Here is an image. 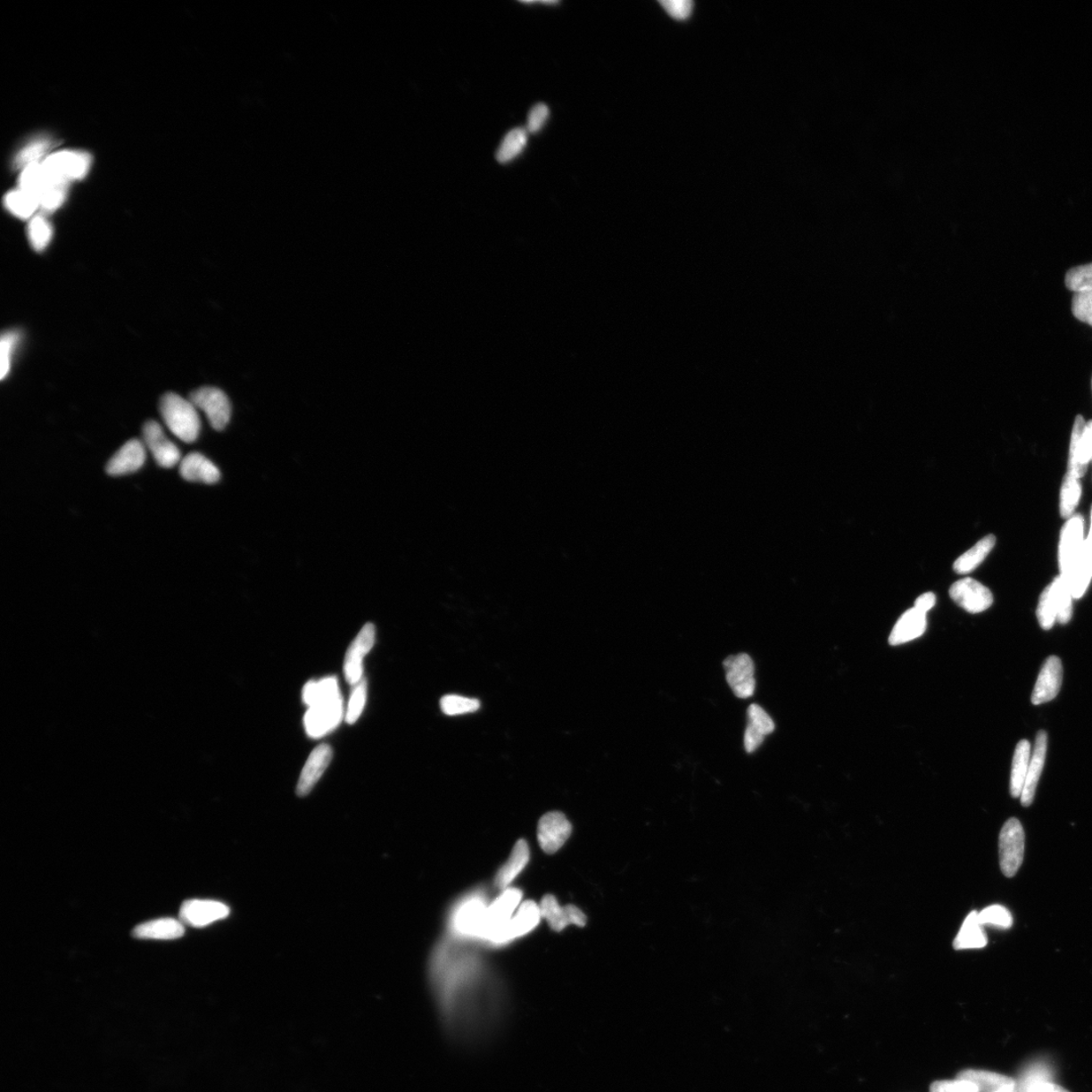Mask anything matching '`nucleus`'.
<instances>
[{
  "mask_svg": "<svg viewBox=\"0 0 1092 1092\" xmlns=\"http://www.w3.org/2000/svg\"><path fill=\"white\" fill-rule=\"evenodd\" d=\"M189 401L208 417L211 427L223 430L231 419V403L227 394L217 388L204 386L194 391Z\"/></svg>",
  "mask_w": 1092,
  "mask_h": 1092,
  "instance_id": "nucleus-5",
  "label": "nucleus"
},
{
  "mask_svg": "<svg viewBox=\"0 0 1092 1092\" xmlns=\"http://www.w3.org/2000/svg\"><path fill=\"white\" fill-rule=\"evenodd\" d=\"M1072 312L1079 320L1092 326V292L1075 293Z\"/></svg>",
  "mask_w": 1092,
  "mask_h": 1092,
  "instance_id": "nucleus-45",
  "label": "nucleus"
},
{
  "mask_svg": "<svg viewBox=\"0 0 1092 1092\" xmlns=\"http://www.w3.org/2000/svg\"><path fill=\"white\" fill-rule=\"evenodd\" d=\"M1092 460V459H1091Z\"/></svg>",
  "mask_w": 1092,
  "mask_h": 1092,
  "instance_id": "nucleus-53",
  "label": "nucleus"
},
{
  "mask_svg": "<svg viewBox=\"0 0 1092 1092\" xmlns=\"http://www.w3.org/2000/svg\"><path fill=\"white\" fill-rule=\"evenodd\" d=\"M1037 617L1038 624L1045 631L1050 629L1057 621V608L1055 600H1054L1051 586L1046 587L1040 596L1038 600Z\"/></svg>",
  "mask_w": 1092,
  "mask_h": 1092,
  "instance_id": "nucleus-40",
  "label": "nucleus"
},
{
  "mask_svg": "<svg viewBox=\"0 0 1092 1092\" xmlns=\"http://www.w3.org/2000/svg\"><path fill=\"white\" fill-rule=\"evenodd\" d=\"M1084 542V520L1080 514L1069 518L1062 529L1059 544L1060 575L1068 580L1076 560L1079 559Z\"/></svg>",
  "mask_w": 1092,
  "mask_h": 1092,
  "instance_id": "nucleus-4",
  "label": "nucleus"
},
{
  "mask_svg": "<svg viewBox=\"0 0 1092 1092\" xmlns=\"http://www.w3.org/2000/svg\"><path fill=\"white\" fill-rule=\"evenodd\" d=\"M523 893L519 889H507L487 909V932L485 939H494L512 920L515 909L520 906Z\"/></svg>",
  "mask_w": 1092,
  "mask_h": 1092,
  "instance_id": "nucleus-13",
  "label": "nucleus"
},
{
  "mask_svg": "<svg viewBox=\"0 0 1092 1092\" xmlns=\"http://www.w3.org/2000/svg\"><path fill=\"white\" fill-rule=\"evenodd\" d=\"M51 148V143L48 140H37L22 149L18 157L17 163L21 167H26L39 163L40 159L48 153Z\"/></svg>",
  "mask_w": 1092,
  "mask_h": 1092,
  "instance_id": "nucleus-44",
  "label": "nucleus"
},
{
  "mask_svg": "<svg viewBox=\"0 0 1092 1092\" xmlns=\"http://www.w3.org/2000/svg\"><path fill=\"white\" fill-rule=\"evenodd\" d=\"M957 1079L973 1082L980 1092L1014 1090L1015 1088V1082L1010 1077L996 1072L973 1071V1069L960 1072Z\"/></svg>",
  "mask_w": 1092,
  "mask_h": 1092,
  "instance_id": "nucleus-28",
  "label": "nucleus"
},
{
  "mask_svg": "<svg viewBox=\"0 0 1092 1092\" xmlns=\"http://www.w3.org/2000/svg\"><path fill=\"white\" fill-rule=\"evenodd\" d=\"M53 178L42 163L29 165L21 173L20 188L37 196Z\"/></svg>",
  "mask_w": 1092,
  "mask_h": 1092,
  "instance_id": "nucleus-36",
  "label": "nucleus"
},
{
  "mask_svg": "<svg viewBox=\"0 0 1092 1092\" xmlns=\"http://www.w3.org/2000/svg\"><path fill=\"white\" fill-rule=\"evenodd\" d=\"M144 444L153 455L157 464L164 468L176 467L180 461L178 447L167 438L161 425L149 421L143 428Z\"/></svg>",
  "mask_w": 1092,
  "mask_h": 1092,
  "instance_id": "nucleus-14",
  "label": "nucleus"
},
{
  "mask_svg": "<svg viewBox=\"0 0 1092 1092\" xmlns=\"http://www.w3.org/2000/svg\"><path fill=\"white\" fill-rule=\"evenodd\" d=\"M145 460V444L138 439H132L113 454L106 465V473L113 476L132 474L139 470Z\"/></svg>",
  "mask_w": 1092,
  "mask_h": 1092,
  "instance_id": "nucleus-18",
  "label": "nucleus"
},
{
  "mask_svg": "<svg viewBox=\"0 0 1092 1092\" xmlns=\"http://www.w3.org/2000/svg\"><path fill=\"white\" fill-rule=\"evenodd\" d=\"M550 117L549 106L544 103H537L531 109L528 116L527 132L536 134L542 130L546 120Z\"/></svg>",
  "mask_w": 1092,
  "mask_h": 1092,
  "instance_id": "nucleus-48",
  "label": "nucleus"
},
{
  "mask_svg": "<svg viewBox=\"0 0 1092 1092\" xmlns=\"http://www.w3.org/2000/svg\"><path fill=\"white\" fill-rule=\"evenodd\" d=\"M1025 1092H1069L1058 1084L1049 1081H1038L1030 1086Z\"/></svg>",
  "mask_w": 1092,
  "mask_h": 1092,
  "instance_id": "nucleus-51",
  "label": "nucleus"
},
{
  "mask_svg": "<svg viewBox=\"0 0 1092 1092\" xmlns=\"http://www.w3.org/2000/svg\"><path fill=\"white\" fill-rule=\"evenodd\" d=\"M936 595L931 593V592H928V593H924L916 599L914 608L927 614L936 605Z\"/></svg>",
  "mask_w": 1092,
  "mask_h": 1092,
  "instance_id": "nucleus-50",
  "label": "nucleus"
},
{
  "mask_svg": "<svg viewBox=\"0 0 1092 1092\" xmlns=\"http://www.w3.org/2000/svg\"><path fill=\"white\" fill-rule=\"evenodd\" d=\"M950 596L961 608L972 614L988 610L993 603L990 590L972 578H965L954 583L950 588Z\"/></svg>",
  "mask_w": 1092,
  "mask_h": 1092,
  "instance_id": "nucleus-10",
  "label": "nucleus"
},
{
  "mask_svg": "<svg viewBox=\"0 0 1092 1092\" xmlns=\"http://www.w3.org/2000/svg\"><path fill=\"white\" fill-rule=\"evenodd\" d=\"M1046 749H1048V734L1040 731L1037 734L1033 755L1030 757L1025 786L1021 795L1022 806L1029 807L1033 803L1038 780L1044 769Z\"/></svg>",
  "mask_w": 1092,
  "mask_h": 1092,
  "instance_id": "nucleus-20",
  "label": "nucleus"
},
{
  "mask_svg": "<svg viewBox=\"0 0 1092 1092\" xmlns=\"http://www.w3.org/2000/svg\"><path fill=\"white\" fill-rule=\"evenodd\" d=\"M724 667L727 684L735 696L746 699L753 696L756 689L755 664L747 654H739L724 659Z\"/></svg>",
  "mask_w": 1092,
  "mask_h": 1092,
  "instance_id": "nucleus-8",
  "label": "nucleus"
},
{
  "mask_svg": "<svg viewBox=\"0 0 1092 1092\" xmlns=\"http://www.w3.org/2000/svg\"><path fill=\"white\" fill-rule=\"evenodd\" d=\"M1025 831L1019 819L1012 817L999 833V864L1004 875L1012 878L1020 870L1025 855Z\"/></svg>",
  "mask_w": 1092,
  "mask_h": 1092,
  "instance_id": "nucleus-2",
  "label": "nucleus"
},
{
  "mask_svg": "<svg viewBox=\"0 0 1092 1092\" xmlns=\"http://www.w3.org/2000/svg\"><path fill=\"white\" fill-rule=\"evenodd\" d=\"M1054 600H1055L1057 608V621L1061 625H1066L1072 618V591L1071 585L1063 576L1059 575L1051 583Z\"/></svg>",
  "mask_w": 1092,
  "mask_h": 1092,
  "instance_id": "nucleus-32",
  "label": "nucleus"
},
{
  "mask_svg": "<svg viewBox=\"0 0 1092 1092\" xmlns=\"http://www.w3.org/2000/svg\"><path fill=\"white\" fill-rule=\"evenodd\" d=\"M487 909L479 900L467 902L455 916V928L462 934L484 939L487 932Z\"/></svg>",
  "mask_w": 1092,
  "mask_h": 1092,
  "instance_id": "nucleus-23",
  "label": "nucleus"
},
{
  "mask_svg": "<svg viewBox=\"0 0 1092 1092\" xmlns=\"http://www.w3.org/2000/svg\"><path fill=\"white\" fill-rule=\"evenodd\" d=\"M18 340L19 336L15 332H6L2 337V343H0V354H2L0 376L2 379H4L10 373L12 352Z\"/></svg>",
  "mask_w": 1092,
  "mask_h": 1092,
  "instance_id": "nucleus-46",
  "label": "nucleus"
},
{
  "mask_svg": "<svg viewBox=\"0 0 1092 1092\" xmlns=\"http://www.w3.org/2000/svg\"><path fill=\"white\" fill-rule=\"evenodd\" d=\"M4 206L15 217L29 219L35 214L40 203L36 195L20 188L5 195Z\"/></svg>",
  "mask_w": 1092,
  "mask_h": 1092,
  "instance_id": "nucleus-33",
  "label": "nucleus"
},
{
  "mask_svg": "<svg viewBox=\"0 0 1092 1092\" xmlns=\"http://www.w3.org/2000/svg\"><path fill=\"white\" fill-rule=\"evenodd\" d=\"M931 1092H980L973 1082L965 1080H940L931 1084Z\"/></svg>",
  "mask_w": 1092,
  "mask_h": 1092,
  "instance_id": "nucleus-47",
  "label": "nucleus"
},
{
  "mask_svg": "<svg viewBox=\"0 0 1092 1092\" xmlns=\"http://www.w3.org/2000/svg\"><path fill=\"white\" fill-rule=\"evenodd\" d=\"M52 235V227L47 219L41 216H36L30 219L28 227V236L30 245H32L36 252H43L49 245Z\"/></svg>",
  "mask_w": 1092,
  "mask_h": 1092,
  "instance_id": "nucleus-39",
  "label": "nucleus"
},
{
  "mask_svg": "<svg viewBox=\"0 0 1092 1092\" xmlns=\"http://www.w3.org/2000/svg\"><path fill=\"white\" fill-rule=\"evenodd\" d=\"M341 696L338 681L335 677L324 678L320 681H310L302 689V701L308 707Z\"/></svg>",
  "mask_w": 1092,
  "mask_h": 1092,
  "instance_id": "nucleus-31",
  "label": "nucleus"
},
{
  "mask_svg": "<svg viewBox=\"0 0 1092 1092\" xmlns=\"http://www.w3.org/2000/svg\"><path fill=\"white\" fill-rule=\"evenodd\" d=\"M343 717V697L339 696L309 707L303 718V724L309 737L318 739L335 730Z\"/></svg>",
  "mask_w": 1092,
  "mask_h": 1092,
  "instance_id": "nucleus-3",
  "label": "nucleus"
},
{
  "mask_svg": "<svg viewBox=\"0 0 1092 1092\" xmlns=\"http://www.w3.org/2000/svg\"><path fill=\"white\" fill-rule=\"evenodd\" d=\"M42 164L52 178L67 182L85 178L89 170L91 159L83 152L60 151L46 158Z\"/></svg>",
  "mask_w": 1092,
  "mask_h": 1092,
  "instance_id": "nucleus-6",
  "label": "nucleus"
},
{
  "mask_svg": "<svg viewBox=\"0 0 1092 1092\" xmlns=\"http://www.w3.org/2000/svg\"><path fill=\"white\" fill-rule=\"evenodd\" d=\"M748 725L743 737L747 753L752 754L761 747L767 735L775 731V724L765 710L757 704L748 708Z\"/></svg>",
  "mask_w": 1092,
  "mask_h": 1092,
  "instance_id": "nucleus-19",
  "label": "nucleus"
},
{
  "mask_svg": "<svg viewBox=\"0 0 1092 1092\" xmlns=\"http://www.w3.org/2000/svg\"><path fill=\"white\" fill-rule=\"evenodd\" d=\"M1069 453L1068 473L1080 479L1092 459V421L1086 423L1080 415L1074 422Z\"/></svg>",
  "mask_w": 1092,
  "mask_h": 1092,
  "instance_id": "nucleus-7",
  "label": "nucleus"
},
{
  "mask_svg": "<svg viewBox=\"0 0 1092 1092\" xmlns=\"http://www.w3.org/2000/svg\"><path fill=\"white\" fill-rule=\"evenodd\" d=\"M980 922L984 925H990L999 929H1010L1013 925V915L1006 907L999 905L990 906L978 913Z\"/></svg>",
  "mask_w": 1092,
  "mask_h": 1092,
  "instance_id": "nucleus-41",
  "label": "nucleus"
},
{
  "mask_svg": "<svg viewBox=\"0 0 1092 1092\" xmlns=\"http://www.w3.org/2000/svg\"><path fill=\"white\" fill-rule=\"evenodd\" d=\"M375 641L376 627L373 624H368L361 628L349 647L343 666L344 676L349 684L355 686L362 680L363 658L373 649Z\"/></svg>",
  "mask_w": 1092,
  "mask_h": 1092,
  "instance_id": "nucleus-12",
  "label": "nucleus"
},
{
  "mask_svg": "<svg viewBox=\"0 0 1092 1092\" xmlns=\"http://www.w3.org/2000/svg\"><path fill=\"white\" fill-rule=\"evenodd\" d=\"M540 907L542 917L548 921L553 931H561L570 924L583 928L587 923V916L580 908L573 905L561 907L551 894L543 897Z\"/></svg>",
  "mask_w": 1092,
  "mask_h": 1092,
  "instance_id": "nucleus-16",
  "label": "nucleus"
},
{
  "mask_svg": "<svg viewBox=\"0 0 1092 1092\" xmlns=\"http://www.w3.org/2000/svg\"><path fill=\"white\" fill-rule=\"evenodd\" d=\"M185 935L184 923L173 919L150 921L136 925L133 936L136 939H174Z\"/></svg>",
  "mask_w": 1092,
  "mask_h": 1092,
  "instance_id": "nucleus-27",
  "label": "nucleus"
},
{
  "mask_svg": "<svg viewBox=\"0 0 1092 1092\" xmlns=\"http://www.w3.org/2000/svg\"><path fill=\"white\" fill-rule=\"evenodd\" d=\"M332 749L328 745H320L310 753L308 761L303 767L299 783L297 786V794L302 798L312 791V789L317 784L328 768L332 760Z\"/></svg>",
  "mask_w": 1092,
  "mask_h": 1092,
  "instance_id": "nucleus-21",
  "label": "nucleus"
},
{
  "mask_svg": "<svg viewBox=\"0 0 1092 1092\" xmlns=\"http://www.w3.org/2000/svg\"><path fill=\"white\" fill-rule=\"evenodd\" d=\"M664 9L674 19L684 20L689 17L693 9V3L688 0H665L661 2Z\"/></svg>",
  "mask_w": 1092,
  "mask_h": 1092,
  "instance_id": "nucleus-49",
  "label": "nucleus"
},
{
  "mask_svg": "<svg viewBox=\"0 0 1092 1092\" xmlns=\"http://www.w3.org/2000/svg\"><path fill=\"white\" fill-rule=\"evenodd\" d=\"M573 826L564 814L552 811L544 815L537 828V839L543 852L555 854L571 837Z\"/></svg>",
  "mask_w": 1092,
  "mask_h": 1092,
  "instance_id": "nucleus-9",
  "label": "nucleus"
},
{
  "mask_svg": "<svg viewBox=\"0 0 1092 1092\" xmlns=\"http://www.w3.org/2000/svg\"><path fill=\"white\" fill-rule=\"evenodd\" d=\"M986 945H988V937L978 917V912L973 910L962 923L958 935L954 939V949L957 951L982 949Z\"/></svg>",
  "mask_w": 1092,
  "mask_h": 1092,
  "instance_id": "nucleus-26",
  "label": "nucleus"
},
{
  "mask_svg": "<svg viewBox=\"0 0 1092 1092\" xmlns=\"http://www.w3.org/2000/svg\"><path fill=\"white\" fill-rule=\"evenodd\" d=\"M1065 284L1069 290L1075 293L1092 292V263L1069 270Z\"/></svg>",
  "mask_w": 1092,
  "mask_h": 1092,
  "instance_id": "nucleus-42",
  "label": "nucleus"
},
{
  "mask_svg": "<svg viewBox=\"0 0 1092 1092\" xmlns=\"http://www.w3.org/2000/svg\"><path fill=\"white\" fill-rule=\"evenodd\" d=\"M927 629V614L914 608L909 609L894 625L889 636L893 647L919 639Z\"/></svg>",
  "mask_w": 1092,
  "mask_h": 1092,
  "instance_id": "nucleus-24",
  "label": "nucleus"
},
{
  "mask_svg": "<svg viewBox=\"0 0 1092 1092\" xmlns=\"http://www.w3.org/2000/svg\"><path fill=\"white\" fill-rule=\"evenodd\" d=\"M1062 680H1063V666L1061 659L1051 656L1046 659L1031 694V703L1040 705L1055 699L1058 695Z\"/></svg>",
  "mask_w": 1092,
  "mask_h": 1092,
  "instance_id": "nucleus-15",
  "label": "nucleus"
},
{
  "mask_svg": "<svg viewBox=\"0 0 1092 1092\" xmlns=\"http://www.w3.org/2000/svg\"><path fill=\"white\" fill-rule=\"evenodd\" d=\"M1030 754V743L1028 740H1022L1016 745L1011 775V794L1013 798H1021L1025 786Z\"/></svg>",
  "mask_w": 1092,
  "mask_h": 1092,
  "instance_id": "nucleus-30",
  "label": "nucleus"
},
{
  "mask_svg": "<svg viewBox=\"0 0 1092 1092\" xmlns=\"http://www.w3.org/2000/svg\"><path fill=\"white\" fill-rule=\"evenodd\" d=\"M440 707H442L444 715L449 716H457L467 715L479 710L481 703L475 698H467L459 695H445L440 700Z\"/></svg>",
  "mask_w": 1092,
  "mask_h": 1092,
  "instance_id": "nucleus-38",
  "label": "nucleus"
},
{
  "mask_svg": "<svg viewBox=\"0 0 1092 1092\" xmlns=\"http://www.w3.org/2000/svg\"><path fill=\"white\" fill-rule=\"evenodd\" d=\"M179 472L188 482L216 484L221 479L218 467L199 452H192L180 461Z\"/></svg>",
  "mask_w": 1092,
  "mask_h": 1092,
  "instance_id": "nucleus-22",
  "label": "nucleus"
},
{
  "mask_svg": "<svg viewBox=\"0 0 1092 1092\" xmlns=\"http://www.w3.org/2000/svg\"><path fill=\"white\" fill-rule=\"evenodd\" d=\"M67 182L53 178L37 195L40 207L48 211H55L65 201Z\"/></svg>",
  "mask_w": 1092,
  "mask_h": 1092,
  "instance_id": "nucleus-37",
  "label": "nucleus"
},
{
  "mask_svg": "<svg viewBox=\"0 0 1092 1092\" xmlns=\"http://www.w3.org/2000/svg\"><path fill=\"white\" fill-rule=\"evenodd\" d=\"M542 919L540 906L534 901L527 900L519 906L517 913L512 917L505 929L494 939L495 944H504L516 938L525 936L537 927Z\"/></svg>",
  "mask_w": 1092,
  "mask_h": 1092,
  "instance_id": "nucleus-17",
  "label": "nucleus"
},
{
  "mask_svg": "<svg viewBox=\"0 0 1092 1092\" xmlns=\"http://www.w3.org/2000/svg\"><path fill=\"white\" fill-rule=\"evenodd\" d=\"M527 140L528 132L526 128H514V130L505 136L503 142L500 143L497 152V161L500 163H508L514 161L525 150Z\"/></svg>",
  "mask_w": 1092,
  "mask_h": 1092,
  "instance_id": "nucleus-34",
  "label": "nucleus"
},
{
  "mask_svg": "<svg viewBox=\"0 0 1092 1092\" xmlns=\"http://www.w3.org/2000/svg\"><path fill=\"white\" fill-rule=\"evenodd\" d=\"M998 1092H1014V1090H1005V1091H998Z\"/></svg>",
  "mask_w": 1092,
  "mask_h": 1092,
  "instance_id": "nucleus-52",
  "label": "nucleus"
},
{
  "mask_svg": "<svg viewBox=\"0 0 1092 1092\" xmlns=\"http://www.w3.org/2000/svg\"><path fill=\"white\" fill-rule=\"evenodd\" d=\"M368 696L367 681L362 679L359 684L353 686L351 699H349L348 708L346 712V722L349 724H353L358 722L361 716L364 705H366Z\"/></svg>",
  "mask_w": 1092,
  "mask_h": 1092,
  "instance_id": "nucleus-43",
  "label": "nucleus"
},
{
  "mask_svg": "<svg viewBox=\"0 0 1092 1092\" xmlns=\"http://www.w3.org/2000/svg\"><path fill=\"white\" fill-rule=\"evenodd\" d=\"M530 858V851L527 841L519 840L515 844L509 860L507 861L498 871L495 879V884L500 890L507 889L513 880L517 877L523 869L527 866Z\"/></svg>",
  "mask_w": 1092,
  "mask_h": 1092,
  "instance_id": "nucleus-25",
  "label": "nucleus"
},
{
  "mask_svg": "<svg viewBox=\"0 0 1092 1092\" xmlns=\"http://www.w3.org/2000/svg\"><path fill=\"white\" fill-rule=\"evenodd\" d=\"M997 538L993 534H989L978 542L972 549H970L954 563V571L959 575H967L973 572L976 567H980L982 561L989 555V552L995 548Z\"/></svg>",
  "mask_w": 1092,
  "mask_h": 1092,
  "instance_id": "nucleus-29",
  "label": "nucleus"
},
{
  "mask_svg": "<svg viewBox=\"0 0 1092 1092\" xmlns=\"http://www.w3.org/2000/svg\"><path fill=\"white\" fill-rule=\"evenodd\" d=\"M1081 492L1080 479L1067 473L1061 488L1060 512L1062 517L1067 519L1072 517L1075 508L1080 503Z\"/></svg>",
  "mask_w": 1092,
  "mask_h": 1092,
  "instance_id": "nucleus-35",
  "label": "nucleus"
},
{
  "mask_svg": "<svg viewBox=\"0 0 1092 1092\" xmlns=\"http://www.w3.org/2000/svg\"><path fill=\"white\" fill-rule=\"evenodd\" d=\"M229 906L215 900L191 899L182 904L179 912L180 922L194 928H203L207 925L226 919L229 916Z\"/></svg>",
  "mask_w": 1092,
  "mask_h": 1092,
  "instance_id": "nucleus-11",
  "label": "nucleus"
},
{
  "mask_svg": "<svg viewBox=\"0 0 1092 1092\" xmlns=\"http://www.w3.org/2000/svg\"><path fill=\"white\" fill-rule=\"evenodd\" d=\"M161 413L167 428L181 442L192 443L199 437L201 420L191 401L177 393H166L161 401Z\"/></svg>",
  "mask_w": 1092,
  "mask_h": 1092,
  "instance_id": "nucleus-1",
  "label": "nucleus"
}]
</instances>
